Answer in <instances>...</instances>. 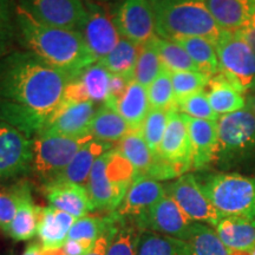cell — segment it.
<instances>
[{"instance_id":"2e32d148","label":"cell","mask_w":255,"mask_h":255,"mask_svg":"<svg viewBox=\"0 0 255 255\" xmlns=\"http://www.w3.org/2000/svg\"><path fill=\"white\" fill-rule=\"evenodd\" d=\"M116 149L131 163L135 169L136 177L145 176L156 181L177 178L173 169L150 150L141 130L130 131L119 142Z\"/></svg>"},{"instance_id":"8992f818","label":"cell","mask_w":255,"mask_h":255,"mask_svg":"<svg viewBox=\"0 0 255 255\" xmlns=\"http://www.w3.org/2000/svg\"><path fill=\"white\" fill-rule=\"evenodd\" d=\"M216 162L222 169H234L255 158V115L248 108L222 115L218 120Z\"/></svg>"},{"instance_id":"4fadbf2b","label":"cell","mask_w":255,"mask_h":255,"mask_svg":"<svg viewBox=\"0 0 255 255\" xmlns=\"http://www.w3.org/2000/svg\"><path fill=\"white\" fill-rule=\"evenodd\" d=\"M137 227L186 241L194 221L186 215L170 196L165 195L144 215L136 220Z\"/></svg>"},{"instance_id":"816d5d0a","label":"cell","mask_w":255,"mask_h":255,"mask_svg":"<svg viewBox=\"0 0 255 255\" xmlns=\"http://www.w3.org/2000/svg\"><path fill=\"white\" fill-rule=\"evenodd\" d=\"M44 255H64L62 248L60 250H53V251H45L44 250Z\"/></svg>"},{"instance_id":"db71d44e","label":"cell","mask_w":255,"mask_h":255,"mask_svg":"<svg viewBox=\"0 0 255 255\" xmlns=\"http://www.w3.org/2000/svg\"><path fill=\"white\" fill-rule=\"evenodd\" d=\"M253 91H255V89H254V90H253ZM251 92H252V91H251Z\"/></svg>"},{"instance_id":"e0dca14e","label":"cell","mask_w":255,"mask_h":255,"mask_svg":"<svg viewBox=\"0 0 255 255\" xmlns=\"http://www.w3.org/2000/svg\"><path fill=\"white\" fill-rule=\"evenodd\" d=\"M96 111V104L91 101L83 103L62 102L58 109L46 122L41 132L57 133L69 137L89 136V129Z\"/></svg>"},{"instance_id":"74e56055","label":"cell","mask_w":255,"mask_h":255,"mask_svg":"<svg viewBox=\"0 0 255 255\" xmlns=\"http://www.w3.org/2000/svg\"><path fill=\"white\" fill-rule=\"evenodd\" d=\"M17 1L0 0V58L12 52L17 38Z\"/></svg>"},{"instance_id":"5bb4252c","label":"cell","mask_w":255,"mask_h":255,"mask_svg":"<svg viewBox=\"0 0 255 255\" xmlns=\"http://www.w3.org/2000/svg\"><path fill=\"white\" fill-rule=\"evenodd\" d=\"M32 164V138L0 120V178L26 174Z\"/></svg>"},{"instance_id":"e575fe53","label":"cell","mask_w":255,"mask_h":255,"mask_svg":"<svg viewBox=\"0 0 255 255\" xmlns=\"http://www.w3.org/2000/svg\"><path fill=\"white\" fill-rule=\"evenodd\" d=\"M119 221V216L115 213L109 216H83V218L76 220L73 223L68 239L96 242L101 235H103L108 229L116 225Z\"/></svg>"},{"instance_id":"f5cc1de1","label":"cell","mask_w":255,"mask_h":255,"mask_svg":"<svg viewBox=\"0 0 255 255\" xmlns=\"http://www.w3.org/2000/svg\"><path fill=\"white\" fill-rule=\"evenodd\" d=\"M253 223H254V226H255V220H254V221H253Z\"/></svg>"},{"instance_id":"f1b7e54d","label":"cell","mask_w":255,"mask_h":255,"mask_svg":"<svg viewBox=\"0 0 255 255\" xmlns=\"http://www.w3.org/2000/svg\"><path fill=\"white\" fill-rule=\"evenodd\" d=\"M170 40L180 44L186 50L199 71L210 77L221 72L216 47L213 41L203 37H177Z\"/></svg>"},{"instance_id":"7bdbcfd3","label":"cell","mask_w":255,"mask_h":255,"mask_svg":"<svg viewBox=\"0 0 255 255\" xmlns=\"http://www.w3.org/2000/svg\"><path fill=\"white\" fill-rule=\"evenodd\" d=\"M19 191L18 186L11 189H0V229L8 234L11 223L13 221L18 208Z\"/></svg>"},{"instance_id":"8fae6325","label":"cell","mask_w":255,"mask_h":255,"mask_svg":"<svg viewBox=\"0 0 255 255\" xmlns=\"http://www.w3.org/2000/svg\"><path fill=\"white\" fill-rule=\"evenodd\" d=\"M36 20L50 26L81 31L87 18L82 0H15Z\"/></svg>"},{"instance_id":"4dcf8cb0","label":"cell","mask_w":255,"mask_h":255,"mask_svg":"<svg viewBox=\"0 0 255 255\" xmlns=\"http://www.w3.org/2000/svg\"><path fill=\"white\" fill-rule=\"evenodd\" d=\"M136 255H190V252L186 241L142 231L137 241Z\"/></svg>"},{"instance_id":"7a4b0ae2","label":"cell","mask_w":255,"mask_h":255,"mask_svg":"<svg viewBox=\"0 0 255 255\" xmlns=\"http://www.w3.org/2000/svg\"><path fill=\"white\" fill-rule=\"evenodd\" d=\"M15 15L17 39L27 51L71 81L97 63L79 32L40 23L18 4Z\"/></svg>"},{"instance_id":"d590c367","label":"cell","mask_w":255,"mask_h":255,"mask_svg":"<svg viewBox=\"0 0 255 255\" xmlns=\"http://www.w3.org/2000/svg\"><path fill=\"white\" fill-rule=\"evenodd\" d=\"M78 78L84 83L89 94V98L95 104H104L107 101L111 73L100 63H95L83 71Z\"/></svg>"},{"instance_id":"836d02e7","label":"cell","mask_w":255,"mask_h":255,"mask_svg":"<svg viewBox=\"0 0 255 255\" xmlns=\"http://www.w3.org/2000/svg\"><path fill=\"white\" fill-rule=\"evenodd\" d=\"M163 69L164 66L161 62V58H159L158 52L154 44V38H152L148 43L141 45L138 58H137L136 62L133 79L148 89L151 83L158 77Z\"/></svg>"},{"instance_id":"bcb514c9","label":"cell","mask_w":255,"mask_h":255,"mask_svg":"<svg viewBox=\"0 0 255 255\" xmlns=\"http://www.w3.org/2000/svg\"><path fill=\"white\" fill-rule=\"evenodd\" d=\"M95 242L85 241V240H73V239H68L62 251L64 255H85L91 251L94 247Z\"/></svg>"},{"instance_id":"1f68e13d","label":"cell","mask_w":255,"mask_h":255,"mask_svg":"<svg viewBox=\"0 0 255 255\" xmlns=\"http://www.w3.org/2000/svg\"><path fill=\"white\" fill-rule=\"evenodd\" d=\"M186 242L190 255H229L216 231L205 223L194 222Z\"/></svg>"},{"instance_id":"f6af8a7d","label":"cell","mask_w":255,"mask_h":255,"mask_svg":"<svg viewBox=\"0 0 255 255\" xmlns=\"http://www.w3.org/2000/svg\"><path fill=\"white\" fill-rule=\"evenodd\" d=\"M120 221L117 222L116 225H114L113 227L108 229L103 235H101V237L97 239V241L95 242L94 247L91 248V251L85 255H107L108 251H109L110 248L111 242H113L115 235H116V233L119 232L120 229V226H119Z\"/></svg>"},{"instance_id":"5b68a950","label":"cell","mask_w":255,"mask_h":255,"mask_svg":"<svg viewBox=\"0 0 255 255\" xmlns=\"http://www.w3.org/2000/svg\"><path fill=\"white\" fill-rule=\"evenodd\" d=\"M201 189L223 216L255 220V176L235 171L202 173L196 176Z\"/></svg>"},{"instance_id":"ac0fdd59","label":"cell","mask_w":255,"mask_h":255,"mask_svg":"<svg viewBox=\"0 0 255 255\" xmlns=\"http://www.w3.org/2000/svg\"><path fill=\"white\" fill-rule=\"evenodd\" d=\"M165 195V187L159 181L150 177L137 176L115 214L121 220L126 218L137 220Z\"/></svg>"},{"instance_id":"83f0119b","label":"cell","mask_w":255,"mask_h":255,"mask_svg":"<svg viewBox=\"0 0 255 255\" xmlns=\"http://www.w3.org/2000/svg\"><path fill=\"white\" fill-rule=\"evenodd\" d=\"M130 131L131 129L123 117L107 105H102L96 111L89 129V132L95 139L108 143H119Z\"/></svg>"},{"instance_id":"6da1fadb","label":"cell","mask_w":255,"mask_h":255,"mask_svg":"<svg viewBox=\"0 0 255 255\" xmlns=\"http://www.w3.org/2000/svg\"><path fill=\"white\" fill-rule=\"evenodd\" d=\"M71 81L30 51L0 58V120L33 138L62 104Z\"/></svg>"},{"instance_id":"4316f807","label":"cell","mask_w":255,"mask_h":255,"mask_svg":"<svg viewBox=\"0 0 255 255\" xmlns=\"http://www.w3.org/2000/svg\"><path fill=\"white\" fill-rule=\"evenodd\" d=\"M215 227L219 238L228 250L248 251L255 247L253 221L237 216H223Z\"/></svg>"},{"instance_id":"ab89813d","label":"cell","mask_w":255,"mask_h":255,"mask_svg":"<svg viewBox=\"0 0 255 255\" xmlns=\"http://www.w3.org/2000/svg\"><path fill=\"white\" fill-rule=\"evenodd\" d=\"M169 113L170 111L150 109L141 128V132L143 137H144L146 144L149 145L150 150L156 156L158 154L159 145H161L162 138L164 136L165 128H167L168 124Z\"/></svg>"},{"instance_id":"681fc988","label":"cell","mask_w":255,"mask_h":255,"mask_svg":"<svg viewBox=\"0 0 255 255\" xmlns=\"http://www.w3.org/2000/svg\"><path fill=\"white\" fill-rule=\"evenodd\" d=\"M247 98V108L253 111V114L255 115V91L248 92L246 95Z\"/></svg>"},{"instance_id":"44dd1931","label":"cell","mask_w":255,"mask_h":255,"mask_svg":"<svg viewBox=\"0 0 255 255\" xmlns=\"http://www.w3.org/2000/svg\"><path fill=\"white\" fill-rule=\"evenodd\" d=\"M76 218L53 207H38L37 237L45 251L60 250L69 238Z\"/></svg>"},{"instance_id":"b9f144b4","label":"cell","mask_w":255,"mask_h":255,"mask_svg":"<svg viewBox=\"0 0 255 255\" xmlns=\"http://www.w3.org/2000/svg\"><path fill=\"white\" fill-rule=\"evenodd\" d=\"M139 233L133 226L124 225L115 235L107 255H136Z\"/></svg>"},{"instance_id":"277c9868","label":"cell","mask_w":255,"mask_h":255,"mask_svg":"<svg viewBox=\"0 0 255 255\" xmlns=\"http://www.w3.org/2000/svg\"><path fill=\"white\" fill-rule=\"evenodd\" d=\"M135 177L131 163L116 148L102 155L92 167L87 183L95 210L119 209Z\"/></svg>"},{"instance_id":"f546056e","label":"cell","mask_w":255,"mask_h":255,"mask_svg":"<svg viewBox=\"0 0 255 255\" xmlns=\"http://www.w3.org/2000/svg\"><path fill=\"white\" fill-rule=\"evenodd\" d=\"M139 49L141 45H137L126 38H121L113 51L98 63L104 66L111 75H119L133 79Z\"/></svg>"},{"instance_id":"f35d334b","label":"cell","mask_w":255,"mask_h":255,"mask_svg":"<svg viewBox=\"0 0 255 255\" xmlns=\"http://www.w3.org/2000/svg\"><path fill=\"white\" fill-rule=\"evenodd\" d=\"M170 75L176 102L205 91L210 79V76L201 71H178L170 72Z\"/></svg>"},{"instance_id":"603a6c76","label":"cell","mask_w":255,"mask_h":255,"mask_svg":"<svg viewBox=\"0 0 255 255\" xmlns=\"http://www.w3.org/2000/svg\"><path fill=\"white\" fill-rule=\"evenodd\" d=\"M205 92L213 110L219 116L247 108L246 94L235 87L221 72L210 77Z\"/></svg>"},{"instance_id":"30bf717a","label":"cell","mask_w":255,"mask_h":255,"mask_svg":"<svg viewBox=\"0 0 255 255\" xmlns=\"http://www.w3.org/2000/svg\"><path fill=\"white\" fill-rule=\"evenodd\" d=\"M157 156L173 169L177 177L188 174L193 168V148L183 114L176 110L169 113L168 124Z\"/></svg>"},{"instance_id":"ee69618b","label":"cell","mask_w":255,"mask_h":255,"mask_svg":"<svg viewBox=\"0 0 255 255\" xmlns=\"http://www.w3.org/2000/svg\"><path fill=\"white\" fill-rule=\"evenodd\" d=\"M89 94L83 83L78 77L68 83L65 87L63 95V101L65 103H83V102H89Z\"/></svg>"},{"instance_id":"484cf974","label":"cell","mask_w":255,"mask_h":255,"mask_svg":"<svg viewBox=\"0 0 255 255\" xmlns=\"http://www.w3.org/2000/svg\"><path fill=\"white\" fill-rule=\"evenodd\" d=\"M150 109L148 90L135 79L130 83L116 105V111L123 117L131 131L141 130Z\"/></svg>"},{"instance_id":"cb8c5ba5","label":"cell","mask_w":255,"mask_h":255,"mask_svg":"<svg viewBox=\"0 0 255 255\" xmlns=\"http://www.w3.org/2000/svg\"><path fill=\"white\" fill-rule=\"evenodd\" d=\"M210 13L223 31L237 32L255 11V0H207Z\"/></svg>"},{"instance_id":"3957f363","label":"cell","mask_w":255,"mask_h":255,"mask_svg":"<svg viewBox=\"0 0 255 255\" xmlns=\"http://www.w3.org/2000/svg\"><path fill=\"white\" fill-rule=\"evenodd\" d=\"M156 36L164 39L203 37L216 44L222 28L210 13L207 0H149Z\"/></svg>"},{"instance_id":"ba28073f","label":"cell","mask_w":255,"mask_h":255,"mask_svg":"<svg viewBox=\"0 0 255 255\" xmlns=\"http://www.w3.org/2000/svg\"><path fill=\"white\" fill-rule=\"evenodd\" d=\"M221 73L248 94L255 89V52L238 32L222 31L215 44Z\"/></svg>"},{"instance_id":"7402d4cb","label":"cell","mask_w":255,"mask_h":255,"mask_svg":"<svg viewBox=\"0 0 255 255\" xmlns=\"http://www.w3.org/2000/svg\"><path fill=\"white\" fill-rule=\"evenodd\" d=\"M111 149H114L113 143L98 141L95 138L91 139L75 155L68 167L64 169L53 181L71 182L87 188L89 176H90L96 161Z\"/></svg>"},{"instance_id":"9c48e42d","label":"cell","mask_w":255,"mask_h":255,"mask_svg":"<svg viewBox=\"0 0 255 255\" xmlns=\"http://www.w3.org/2000/svg\"><path fill=\"white\" fill-rule=\"evenodd\" d=\"M164 187L167 195L170 196L194 222L216 226L223 218L201 189L195 175L184 174Z\"/></svg>"},{"instance_id":"d6a6232c","label":"cell","mask_w":255,"mask_h":255,"mask_svg":"<svg viewBox=\"0 0 255 255\" xmlns=\"http://www.w3.org/2000/svg\"><path fill=\"white\" fill-rule=\"evenodd\" d=\"M154 44L162 64L168 71H199L189 55L180 44L158 36L154 37Z\"/></svg>"},{"instance_id":"9a60e30c","label":"cell","mask_w":255,"mask_h":255,"mask_svg":"<svg viewBox=\"0 0 255 255\" xmlns=\"http://www.w3.org/2000/svg\"><path fill=\"white\" fill-rule=\"evenodd\" d=\"M114 21L121 37L137 45L156 37L154 12L149 0H123Z\"/></svg>"},{"instance_id":"60d3db41","label":"cell","mask_w":255,"mask_h":255,"mask_svg":"<svg viewBox=\"0 0 255 255\" xmlns=\"http://www.w3.org/2000/svg\"><path fill=\"white\" fill-rule=\"evenodd\" d=\"M176 110L178 113L193 117V119L208 120L214 121V122H216L220 117L213 110L205 91L197 92V94L188 96V97L183 98V100L177 101Z\"/></svg>"},{"instance_id":"d6986e66","label":"cell","mask_w":255,"mask_h":255,"mask_svg":"<svg viewBox=\"0 0 255 255\" xmlns=\"http://www.w3.org/2000/svg\"><path fill=\"white\" fill-rule=\"evenodd\" d=\"M184 115V114H183ZM193 148V169L205 171L216 162L219 146L218 121L199 120L184 115Z\"/></svg>"},{"instance_id":"52a82bcc","label":"cell","mask_w":255,"mask_h":255,"mask_svg":"<svg viewBox=\"0 0 255 255\" xmlns=\"http://www.w3.org/2000/svg\"><path fill=\"white\" fill-rule=\"evenodd\" d=\"M91 139H94L91 135L69 137L57 133H38L32 138L31 170L45 184L52 182Z\"/></svg>"},{"instance_id":"c3c4849f","label":"cell","mask_w":255,"mask_h":255,"mask_svg":"<svg viewBox=\"0 0 255 255\" xmlns=\"http://www.w3.org/2000/svg\"><path fill=\"white\" fill-rule=\"evenodd\" d=\"M23 255H44V250L39 242H32L25 248Z\"/></svg>"},{"instance_id":"ffe728a7","label":"cell","mask_w":255,"mask_h":255,"mask_svg":"<svg viewBox=\"0 0 255 255\" xmlns=\"http://www.w3.org/2000/svg\"><path fill=\"white\" fill-rule=\"evenodd\" d=\"M45 196L51 207L79 219L95 210L87 188L79 184L53 181L45 184Z\"/></svg>"},{"instance_id":"f907efd6","label":"cell","mask_w":255,"mask_h":255,"mask_svg":"<svg viewBox=\"0 0 255 255\" xmlns=\"http://www.w3.org/2000/svg\"><path fill=\"white\" fill-rule=\"evenodd\" d=\"M229 255H255V247L248 251H231L229 250Z\"/></svg>"},{"instance_id":"7dc6e473","label":"cell","mask_w":255,"mask_h":255,"mask_svg":"<svg viewBox=\"0 0 255 255\" xmlns=\"http://www.w3.org/2000/svg\"><path fill=\"white\" fill-rule=\"evenodd\" d=\"M237 32L247 41L248 44H250L251 47L255 52V11L246 23L244 24V26Z\"/></svg>"},{"instance_id":"8d00e7d4","label":"cell","mask_w":255,"mask_h":255,"mask_svg":"<svg viewBox=\"0 0 255 255\" xmlns=\"http://www.w3.org/2000/svg\"><path fill=\"white\" fill-rule=\"evenodd\" d=\"M146 90H148V98L151 109L167 111L176 110L171 75L167 69L164 68L162 70L158 77L151 83L150 87Z\"/></svg>"},{"instance_id":"7c38bea8","label":"cell","mask_w":255,"mask_h":255,"mask_svg":"<svg viewBox=\"0 0 255 255\" xmlns=\"http://www.w3.org/2000/svg\"><path fill=\"white\" fill-rule=\"evenodd\" d=\"M87 18L79 31L96 62H100L117 45L121 37L114 18L102 6L85 0Z\"/></svg>"},{"instance_id":"d4e9b609","label":"cell","mask_w":255,"mask_h":255,"mask_svg":"<svg viewBox=\"0 0 255 255\" xmlns=\"http://www.w3.org/2000/svg\"><path fill=\"white\" fill-rule=\"evenodd\" d=\"M18 208L7 235L14 241H27L37 235L39 206L34 205L30 186L27 183L18 184Z\"/></svg>"}]
</instances>
